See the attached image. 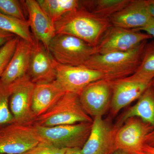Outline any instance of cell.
I'll return each mask as SVG.
<instances>
[{
    "instance_id": "cell-5",
    "label": "cell",
    "mask_w": 154,
    "mask_h": 154,
    "mask_svg": "<svg viewBox=\"0 0 154 154\" xmlns=\"http://www.w3.org/2000/svg\"><path fill=\"white\" fill-rule=\"evenodd\" d=\"M48 51L58 63L70 66L83 65L97 54L96 47L82 39L66 34H56L51 41Z\"/></svg>"
},
{
    "instance_id": "cell-15",
    "label": "cell",
    "mask_w": 154,
    "mask_h": 154,
    "mask_svg": "<svg viewBox=\"0 0 154 154\" xmlns=\"http://www.w3.org/2000/svg\"><path fill=\"white\" fill-rule=\"evenodd\" d=\"M25 3L30 28L34 38L42 42L48 50L50 43L56 35L54 23L37 1L26 0Z\"/></svg>"
},
{
    "instance_id": "cell-27",
    "label": "cell",
    "mask_w": 154,
    "mask_h": 154,
    "mask_svg": "<svg viewBox=\"0 0 154 154\" xmlns=\"http://www.w3.org/2000/svg\"><path fill=\"white\" fill-rule=\"evenodd\" d=\"M66 149H60L51 145L40 143L22 154H65Z\"/></svg>"
},
{
    "instance_id": "cell-31",
    "label": "cell",
    "mask_w": 154,
    "mask_h": 154,
    "mask_svg": "<svg viewBox=\"0 0 154 154\" xmlns=\"http://www.w3.org/2000/svg\"><path fill=\"white\" fill-rule=\"evenodd\" d=\"M142 151L147 154H154V147L144 144L142 148Z\"/></svg>"
},
{
    "instance_id": "cell-6",
    "label": "cell",
    "mask_w": 154,
    "mask_h": 154,
    "mask_svg": "<svg viewBox=\"0 0 154 154\" xmlns=\"http://www.w3.org/2000/svg\"><path fill=\"white\" fill-rule=\"evenodd\" d=\"M8 85L9 106L15 123L33 125L36 118L32 109L35 85L27 75Z\"/></svg>"
},
{
    "instance_id": "cell-26",
    "label": "cell",
    "mask_w": 154,
    "mask_h": 154,
    "mask_svg": "<svg viewBox=\"0 0 154 154\" xmlns=\"http://www.w3.org/2000/svg\"><path fill=\"white\" fill-rule=\"evenodd\" d=\"M19 38L15 36L0 48V78L14 54Z\"/></svg>"
},
{
    "instance_id": "cell-29",
    "label": "cell",
    "mask_w": 154,
    "mask_h": 154,
    "mask_svg": "<svg viewBox=\"0 0 154 154\" xmlns=\"http://www.w3.org/2000/svg\"><path fill=\"white\" fill-rule=\"evenodd\" d=\"M137 30L147 33L154 38V18L152 17L148 23L145 27Z\"/></svg>"
},
{
    "instance_id": "cell-13",
    "label": "cell",
    "mask_w": 154,
    "mask_h": 154,
    "mask_svg": "<svg viewBox=\"0 0 154 154\" xmlns=\"http://www.w3.org/2000/svg\"><path fill=\"white\" fill-rule=\"evenodd\" d=\"M27 75L35 85L51 82L56 80L54 60L44 45L35 38Z\"/></svg>"
},
{
    "instance_id": "cell-19",
    "label": "cell",
    "mask_w": 154,
    "mask_h": 154,
    "mask_svg": "<svg viewBox=\"0 0 154 154\" xmlns=\"http://www.w3.org/2000/svg\"><path fill=\"white\" fill-rule=\"evenodd\" d=\"M137 117L154 128V88L150 85L137 103L122 115L114 127L119 128L127 119Z\"/></svg>"
},
{
    "instance_id": "cell-20",
    "label": "cell",
    "mask_w": 154,
    "mask_h": 154,
    "mask_svg": "<svg viewBox=\"0 0 154 154\" xmlns=\"http://www.w3.org/2000/svg\"><path fill=\"white\" fill-rule=\"evenodd\" d=\"M130 0H93L80 1V7L105 19L120 11Z\"/></svg>"
},
{
    "instance_id": "cell-3",
    "label": "cell",
    "mask_w": 154,
    "mask_h": 154,
    "mask_svg": "<svg viewBox=\"0 0 154 154\" xmlns=\"http://www.w3.org/2000/svg\"><path fill=\"white\" fill-rule=\"evenodd\" d=\"M93 121L82 107L79 95L66 92L49 110L36 117L33 125L51 127Z\"/></svg>"
},
{
    "instance_id": "cell-9",
    "label": "cell",
    "mask_w": 154,
    "mask_h": 154,
    "mask_svg": "<svg viewBox=\"0 0 154 154\" xmlns=\"http://www.w3.org/2000/svg\"><path fill=\"white\" fill-rule=\"evenodd\" d=\"M56 80L66 92L79 95L89 84L106 79L101 72L84 66H70L58 63L54 60Z\"/></svg>"
},
{
    "instance_id": "cell-36",
    "label": "cell",
    "mask_w": 154,
    "mask_h": 154,
    "mask_svg": "<svg viewBox=\"0 0 154 154\" xmlns=\"http://www.w3.org/2000/svg\"><path fill=\"white\" fill-rule=\"evenodd\" d=\"M140 152V153L141 154H146V153L145 152H143V151H141L140 152Z\"/></svg>"
},
{
    "instance_id": "cell-37",
    "label": "cell",
    "mask_w": 154,
    "mask_h": 154,
    "mask_svg": "<svg viewBox=\"0 0 154 154\" xmlns=\"http://www.w3.org/2000/svg\"><path fill=\"white\" fill-rule=\"evenodd\" d=\"M141 154L140 153V152H137L133 153H131V154Z\"/></svg>"
},
{
    "instance_id": "cell-34",
    "label": "cell",
    "mask_w": 154,
    "mask_h": 154,
    "mask_svg": "<svg viewBox=\"0 0 154 154\" xmlns=\"http://www.w3.org/2000/svg\"><path fill=\"white\" fill-rule=\"evenodd\" d=\"M113 154H129L128 153L121 150H116Z\"/></svg>"
},
{
    "instance_id": "cell-4",
    "label": "cell",
    "mask_w": 154,
    "mask_h": 154,
    "mask_svg": "<svg viewBox=\"0 0 154 154\" xmlns=\"http://www.w3.org/2000/svg\"><path fill=\"white\" fill-rule=\"evenodd\" d=\"M33 125L41 142L60 149H82L90 135L92 122H80L51 127Z\"/></svg>"
},
{
    "instance_id": "cell-16",
    "label": "cell",
    "mask_w": 154,
    "mask_h": 154,
    "mask_svg": "<svg viewBox=\"0 0 154 154\" xmlns=\"http://www.w3.org/2000/svg\"><path fill=\"white\" fill-rule=\"evenodd\" d=\"M112 95L110 107L113 115L138 99L150 84L128 79L127 78L112 81Z\"/></svg>"
},
{
    "instance_id": "cell-21",
    "label": "cell",
    "mask_w": 154,
    "mask_h": 154,
    "mask_svg": "<svg viewBox=\"0 0 154 154\" xmlns=\"http://www.w3.org/2000/svg\"><path fill=\"white\" fill-rule=\"evenodd\" d=\"M128 79L150 84L154 79V41L147 42L140 64Z\"/></svg>"
},
{
    "instance_id": "cell-32",
    "label": "cell",
    "mask_w": 154,
    "mask_h": 154,
    "mask_svg": "<svg viewBox=\"0 0 154 154\" xmlns=\"http://www.w3.org/2000/svg\"><path fill=\"white\" fill-rule=\"evenodd\" d=\"M81 149L78 148L66 149L65 154H82Z\"/></svg>"
},
{
    "instance_id": "cell-23",
    "label": "cell",
    "mask_w": 154,
    "mask_h": 154,
    "mask_svg": "<svg viewBox=\"0 0 154 154\" xmlns=\"http://www.w3.org/2000/svg\"><path fill=\"white\" fill-rule=\"evenodd\" d=\"M0 29L33 44L34 38L28 20L24 21L0 13Z\"/></svg>"
},
{
    "instance_id": "cell-18",
    "label": "cell",
    "mask_w": 154,
    "mask_h": 154,
    "mask_svg": "<svg viewBox=\"0 0 154 154\" xmlns=\"http://www.w3.org/2000/svg\"><path fill=\"white\" fill-rule=\"evenodd\" d=\"M66 93L56 80L51 82L35 85L32 105L35 117L49 110Z\"/></svg>"
},
{
    "instance_id": "cell-10",
    "label": "cell",
    "mask_w": 154,
    "mask_h": 154,
    "mask_svg": "<svg viewBox=\"0 0 154 154\" xmlns=\"http://www.w3.org/2000/svg\"><path fill=\"white\" fill-rule=\"evenodd\" d=\"M112 81L103 79L89 84L79 94L80 103L91 118L102 116L110 106Z\"/></svg>"
},
{
    "instance_id": "cell-28",
    "label": "cell",
    "mask_w": 154,
    "mask_h": 154,
    "mask_svg": "<svg viewBox=\"0 0 154 154\" xmlns=\"http://www.w3.org/2000/svg\"><path fill=\"white\" fill-rule=\"evenodd\" d=\"M16 36L12 33L0 29V47H2Z\"/></svg>"
},
{
    "instance_id": "cell-35",
    "label": "cell",
    "mask_w": 154,
    "mask_h": 154,
    "mask_svg": "<svg viewBox=\"0 0 154 154\" xmlns=\"http://www.w3.org/2000/svg\"><path fill=\"white\" fill-rule=\"evenodd\" d=\"M150 85L154 88V79L152 80V82H151Z\"/></svg>"
},
{
    "instance_id": "cell-30",
    "label": "cell",
    "mask_w": 154,
    "mask_h": 154,
    "mask_svg": "<svg viewBox=\"0 0 154 154\" xmlns=\"http://www.w3.org/2000/svg\"><path fill=\"white\" fill-rule=\"evenodd\" d=\"M144 144L154 147V128L146 136Z\"/></svg>"
},
{
    "instance_id": "cell-12",
    "label": "cell",
    "mask_w": 154,
    "mask_h": 154,
    "mask_svg": "<svg viewBox=\"0 0 154 154\" xmlns=\"http://www.w3.org/2000/svg\"><path fill=\"white\" fill-rule=\"evenodd\" d=\"M116 128L102 116L93 119L88 140L81 149L82 154H113L116 150L115 143Z\"/></svg>"
},
{
    "instance_id": "cell-1",
    "label": "cell",
    "mask_w": 154,
    "mask_h": 154,
    "mask_svg": "<svg viewBox=\"0 0 154 154\" xmlns=\"http://www.w3.org/2000/svg\"><path fill=\"white\" fill-rule=\"evenodd\" d=\"M56 34L70 35L96 47L111 24L105 19L80 8L69 12L54 23Z\"/></svg>"
},
{
    "instance_id": "cell-7",
    "label": "cell",
    "mask_w": 154,
    "mask_h": 154,
    "mask_svg": "<svg viewBox=\"0 0 154 154\" xmlns=\"http://www.w3.org/2000/svg\"><path fill=\"white\" fill-rule=\"evenodd\" d=\"M40 142L33 125L14 122L0 128V154H22Z\"/></svg>"
},
{
    "instance_id": "cell-24",
    "label": "cell",
    "mask_w": 154,
    "mask_h": 154,
    "mask_svg": "<svg viewBox=\"0 0 154 154\" xmlns=\"http://www.w3.org/2000/svg\"><path fill=\"white\" fill-rule=\"evenodd\" d=\"M14 122L9 106L8 85L0 79V128Z\"/></svg>"
},
{
    "instance_id": "cell-33",
    "label": "cell",
    "mask_w": 154,
    "mask_h": 154,
    "mask_svg": "<svg viewBox=\"0 0 154 154\" xmlns=\"http://www.w3.org/2000/svg\"><path fill=\"white\" fill-rule=\"evenodd\" d=\"M148 4L150 13L154 18V0H148Z\"/></svg>"
},
{
    "instance_id": "cell-22",
    "label": "cell",
    "mask_w": 154,
    "mask_h": 154,
    "mask_svg": "<svg viewBox=\"0 0 154 154\" xmlns=\"http://www.w3.org/2000/svg\"><path fill=\"white\" fill-rule=\"evenodd\" d=\"M39 5L54 23L69 12L80 8L77 0H37Z\"/></svg>"
},
{
    "instance_id": "cell-14",
    "label": "cell",
    "mask_w": 154,
    "mask_h": 154,
    "mask_svg": "<svg viewBox=\"0 0 154 154\" xmlns=\"http://www.w3.org/2000/svg\"><path fill=\"white\" fill-rule=\"evenodd\" d=\"M152 17L148 0H130L127 5L111 16L109 20L113 26L139 29L145 27Z\"/></svg>"
},
{
    "instance_id": "cell-17",
    "label": "cell",
    "mask_w": 154,
    "mask_h": 154,
    "mask_svg": "<svg viewBox=\"0 0 154 154\" xmlns=\"http://www.w3.org/2000/svg\"><path fill=\"white\" fill-rule=\"evenodd\" d=\"M32 44L19 38L14 54L0 79L6 85L24 77L28 73Z\"/></svg>"
},
{
    "instance_id": "cell-25",
    "label": "cell",
    "mask_w": 154,
    "mask_h": 154,
    "mask_svg": "<svg viewBox=\"0 0 154 154\" xmlns=\"http://www.w3.org/2000/svg\"><path fill=\"white\" fill-rule=\"evenodd\" d=\"M25 1L0 0V13L27 21Z\"/></svg>"
},
{
    "instance_id": "cell-8",
    "label": "cell",
    "mask_w": 154,
    "mask_h": 154,
    "mask_svg": "<svg viewBox=\"0 0 154 154\" xmlns=\"http://www.w3.org/2000/svg\"><path fill=\"white\" fill-rule=\"evenodd\" d=\"M152 37L137 29H129L111 25L96 46L97 54L125 52L134 49Z\"/></svg>"
},
{
    "instance_id": "cell-2",
    "label": "cell",
    "mask_w": 154,
    "mask_h": 154,
    "mask_svg": "<svg viewBox=\"0 0 154 154\" xmlns=\"http://www.w3.org/2000/svg\"><path fill=\"white\" fill-rule=\"evenodd\" d=\"M147 41L143 42L137 47L127 51L96 54L83 66L101 72L105 75V79L110 81L129 77L134 73L140 64Z\"/></svg>"
},
{
    "instance_id": "cell-11",
    "label": "cell",
    "mask_w": 154,
    "mask_h": 154,
    "mask_svg": "<svg viewBox=\"0 0 154 154\" xmlns=\"http://www.w3.org/2000/svg\"><path fill=\"white\" fill-rule=\"evenodd\" d=\"M154 128L137 117L127 119L116 130L115 143L116 150L129 154L141 151L145 139Z\"/></svg>"
}]
</instances>
